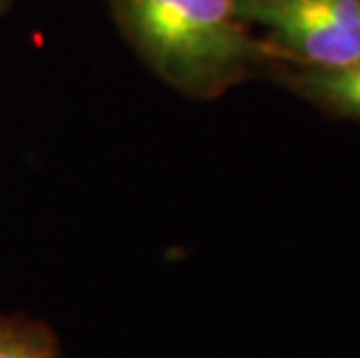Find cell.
I'll use <instances>...</instances> for the list:
<instances>
[{
	"mask_svg": "<svg viewBox=\"0 0 360 358\" xmlns=\"http://www.w3.org/2000/svg\"><path fill=\"white\" fill-rule=\"evenodd\" d=\"M0 358H63L53 333L40 321L0 317Z\"/></svg>",
	"mask_w": 360,
	"mask_h": 358,
	"instance_id": "cell-4",
	"label": "cell"
},
{
	"mask_svg": "<svg viewBox=\"0 0 360 358\" xmlns=\"http://www.w3.org/2000/svg\"><path fill=\"white\" fill-rule=\"evenodd\" d=\"M121 35L174 91L217 98L281 54L256 40L235 0H105Z\"/></svg>",
	"mask_w": 360,
	"mask_h": 358,
	"instance_id": "cell-1",
	"label": "cell"
},
{
	"mask_svg": "<svg viewBox=\"0 0 360 358\" xmlns=\"http://www.w3.org/2000/svg\"><path fill=\"white\" fill-rule=\"evenodd\" d=\"M290 87L335 112L360 117V82L344 77L337 68L307 65L302 72L290 75Z\"/></svg>",
	"mask_w": 360,
	"mask_h": 358,
	"instance_id": "cell-3",
	"label": "cell"
},
{
	"mask_svg": "<svg viewBox=\"0 0 360 358\" xmlns=\"http://www.w3.org/2000/svg\"><path fill=\"white\" fill-rule=\"evenodd\" d=\"M10 5H12V0H0V17L7 12V7H10Z\"/></svg>",
	"mask_w": 360,
	"mask_h": 358,
	"instance_id": "cell-5",
	"label": "cell"
},
{
	"mask_svg": "<svg viewBox=\"0 0 360 358\" xmlns=\"http://www.w3.org/2000/svg\"><path fill=\"white\" fill-rule=\"evenodd\" d=\"M244 24L267 30L281 58L340 68L360 58V0H235Z\"/></svg>",
	"mask_w": 360,
	"mask_h": 358,
	"instance_id": "cell-2",
	"label": "cell"
}]
</instances>
